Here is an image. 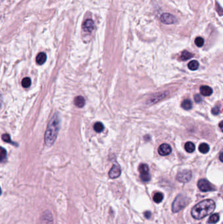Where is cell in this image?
Returning a JSON list of instances; mask_svg holds the SVG:
<instances>
[{
    "label": "cell",
    "instance_id": "d6986e66",
    "mask_svg": "<svg viewBox=\"0 0 223 224\" xmlns=\"http://www.w3.org/2000/svg\"><path fill=\"white\" fill-rule=\"evenodd\" d=\"M188 68L192 71H195L199 68V63L197 60H192L189 63Z\"/></svg>",
    "mask_w": 223,
    "mask_h": 224
},
{
    "label": "cell",
    "instance_id": "e0dca14e",
    "mask_svg": "<svg viewBox=\"0 0 223 224\" xmlns=\"http://www.w3.org/2000/svg\"><path fill=\"white\" fill-rule=\"evenodd\" d=\"M193 56V55L192 54V53L187 51H184L182 52L181 55L180 59L183 61H185L190 58H191Z\"/></svg>",
    "mask_w": 223,
    "mask_h": 224
},
{
    "label": "cell",
    "instance_id": "277c9868",
    "mask_svg": "<svg viewBox=\"0 0 223 224\" xmlns=\"http://www.w3.org/2000/svg\"><path fill=\"white\" fill-rule=\"evenodd\" d=\"M139 172L140 173V178L144 182H147L151 179V175L149 173V168L146 164H141L139 167Z\"/></svg>",
    "mask_w": 223,
    "mask_h": 224
},
{
    "label": "cell",
    "instance_id": "7402d4cb",
    "mask_svg": "<svg viewBox=\"0 0 223 224\" xmlns=\"http://www.w3.org/2000/svg\"><path fill=\"white\" fill-rule=\"evenodd\" d=\"M218 220H219V215L218 214H214L209 217L208 223H211V224L216 223Z\"/></svg>",
    "mask_w": 223,
    "mask_h": 224
},
{
    "label": "cell",
    "instance_id": "ffe728a7",
    "mask_svg": "<svg viewBox=\"0 0 223 224\" xmlns=\"http://www.w3.org/2000/svg\"><path fill=\"white\" fill-rule=\"evenodd\" d=\"M164 199V195L162 193L157 192L153 196V201L155 202L156 203H160L163 201Z\"/></svg>",
    "mask_w": 223,
    "mask_h": 224
},
{
    "label": "cell",
    "instance_id": "ac0fdd59",
    "mask_svg": "<svg viewBox=\"0 0 223 224\" xmlns=\"http://www.w3.org/2000/svg\"><path fill=\"white\" fill-rule=\"evenodd\" d=\"M199 151L200 153L203 154H206L209 152V146L206 143H202L199 146Z\"/></svg>",
    "mask_w": 223,
    "mask_h": 224
},
{
    "label": "cell",
    "instance_id": "6da1fadb",
    "mask_svg": "<svg viewBox=\"0 0 223 224\" xmlns=\"http://www.w3.org/2000/svg\"><path fill=\"white\" fill-rule=\"evenodd\" d=\"M215 201L211 199H206L200 202L194 206L191 211V214L194 218L201 219L211 214L215 208Z\"/></svg>",
    "mask_w": 223,
    "mask_h": 224
},
{
    "label": "cell",
    "instance_id": "2e32d148",
    "mask_svg": "<svg viewBox=\"0 0 223 224\" xmlns=\"http://www.w3.org/2000/svg\"><path fill=\"white\" fill-rule=\"evenodd\" d=\"M185 149L188 153H193L196 149L195 145L191 142H188L185 144Z\"/></svg>",
    "mask_w": 223,
    "mask_h": 224
},
{
    "label": "cell",
    "instance_id": "f1b7e54d",
    "mask_svg": "<svg viewBox=\"0 0 223 224\" xmlns=\"http://www.w3.org/2000/svg\"><path fill=\"white\" fill-rule=\"evenodd\" d=\"M144 215H145V218H147V219H149L150 218H151V212H150L149 211H146V212H145L144 213Z\"/></svg>",
    "mask_w": 223,
    "mask_h": 224
},
{
    "label": "cell",
    "instance_id": "3957f363",
    "mask_svg": "<svg viewBox=\"0 0 223 224\" xmlns=\"http://www.w3.org/2000/svg\"><path fill=\"white\" fill-rule=\"evenodd\" d=\"M187 205V198L182 195L176 197L172 205V210L173 212H178L182 210Z\"/></svg>",
    "mask_w": 223,
    "mask_h": 224
},
{
    "label": "cell",
    "instance_id": "1f68e13d",
    "mask_svg": "<svg viewBox=\"0 0 223 224\" xmlns=\"http://www.w3.org/2000/svg\"><path fill=\"white\" fill-rule=\"evenodd\" d=\"M1 187H0V195H1Z\"/></svg>",
    "mask_w": 223,
    "mask_h": 224
},
{
    "label": "cell",
    "instance_id": "8992f818",
    "mask_svg": "<svg viewBox=\"0 0 223 224\" xmlns=\"http://www.w3.org/2000/svg\"><path fill=\"white\" fill-rule=\"evenodd\" d=\"M198 187L199 188L200 191H202L203 192H207L213 191L214 189L213 185L209 182V181H207V179H200L198 183Z\"/></svg>",
    "mask_w": 223,
    "mask_h": 224
},
{
    "label": "cell",
    "instance_id": "4316f807",
    "mask_svg": "<svg viewBox=\"0 0 223 224\" xmlns=\"http://www.w3.org/2000/svg\"><path fill=\"white\" fill-rule=\"evenodd\" d=\"M211 112H212V114H213V115H215L219 114L220 112L219 106H215V107H214L213 109H212Z\"/></svg>",
    "mask_w": 223,
    "mask_h": 224
},
{
    "label": "cell",
    "instance_id": "4dcf8cb0",
    "mask_svg": "<svg viewBox=\"0 0 223 224\" xmlns=\"http://www.w3.org/2000/svg\"><path fill=\"white\" fill-rule=\"evenodd\" d=\"M222 153L221 152L220 153V160L222 161Z\"/></svg>",
    "mask_w": 223,
    "mask_h": 224
},
{
    "label": "cell",
    "instance_id": "5bb4252c",
    "mask_svg": "<svg viewBox=\"0 0 223 224\" xmlns=\"http://www.w3.org/2000/svg\"><path fill=\"white\" fill-rule=\"evenodd\" d=\"M47 60V55L45 53H39L36 57V62L39 65H42Z\"/></svg>",
    "mask_w": 223,
    "mask_h": 224
},
{
    "label": "cell",
    "instance_id": "5b68a950",
    "mask_svg": "<svg viewBox=\"0 0 223 224\" xmlns=\"http://www.w3.org/2000/svg\"><path fill=\"white\" fill-rule=\"evenodd\" d=\"M176 178L179 182L187 183L192 178V172L191 170H184L178 173Z\"/></svg>",
    "mask_w": 223,
    "mask_h": 224
},
{
    "label": "cell",
    "instance_id": "44dd1931",
    "mask_svg": "<svg viewBox=\"0 0 223 224\" xmlns=\"http://www.w3.org/2000/svg\"><path fill=\"white\" fill-rule=\"evenodd\" d=\"M94 129L97 132H101L104 129V126L101 122H97V123L94 124Z\"/></svg>",
    "mask_w": 223,
    "mask_h": 224
},
{
    "label": "cell",
    "instance_id": "603a6c76",
    "mask_svg": "<svg viewBox=\"0 0 223 224\" xmlns=\"http://www.w3.org/2000/svg\"><path fill=\"white\" fill-rule=\"evenodd\" d=\"M32 84V81L30 77H25L22 81V85L24 88H28Z\"/></svg>",
    "mask_w": 223,
    "mask_h": 224
},
{
    "label": "cell",
    "instance_id": "7c38bea8",
    "mask_svg": "<svg viewBox=\"0 0 223 224\" xmlns=\"http://www.w3.org/2000/svg\"><path fill=\"white\" fill-rule=\"evenodd\" d=\"M200 91L201 94L204 96H209L213 93V89L209 86L204 85L200 88Z\"/></svg>",
    "mask_w": 223,
    "mask_h": 224
},
{
    "label": "cell",
    "instance_id": "9c48e42d",
    "mask_svg": "<svg viewBox=\"0 0 223 224\" xmlns=\"http://www.w3.org/2000/svg\"><path fill=\"white\" fill-rule=\"evenodd\" d=\"M171 146L167 144H163L162 145L159 146L158 152L161 156H165L168 155L171 153Z\"/></svg>",
    "mask_w": 223,
    "mask_h": 224
},
{
    "label": "cell",
    "instance_id": "d4e9b609",
    "mask_svg": "<svg viewBox=\"0 0 223 224\" xmlns=\"http://www.w3.org/2000/svg\"><path fill=\"white\" fill-rule=\"evenodd\" d=\"M194 42H195V44H196V46L198 47H202L203 45H204V40L202 37H198L195 39V41Z\"/></svg>",
    "mask_w": 223,
    "mask_h": 224
},
{
    "label": "cell",
    "instance_id": "7a4b0ae2",
    "mask_svg": "<svg viewBox=\"0 0 223 224\" xmlns=\"http://www.w3.org/2000/svg\"><path fill=\"white\" fill-rule=\"evenodd\" d=\"M60 127V121L57 114H55L52 117L51 120L48 123L47 129L45 135V142L46 145L51 146L54 143L58 136Z\"/></svg>",
    "mask_w": 223,
    "mask_h": 224
},
{
    "label": "cell",
    "instance_id": "8fae6325",
    "mask_svg": "<svg viewBox=\"0 0 223 224\" xmlns=\"http://www.w3.org/2000/svg\"><path fill=\"white\" fill-rule=\"evenodd\" d=\"M83 30L86 32L91 33L94 29V23L92 19H87L83 24Z\"/></svg>",
    "mask_w": 223,
    "mask_h": 224
},
{
    "label": "cell",
    "instance_id": "cb8c5ba5",
    "mask_svg": "<svg viewBox=\"0 0 223 224\" xmlns=\"http://www.w3.org/2000/svg\"><path fill=\"white\" fill-rule=\"evenodd\" d=\"M7 158V152L3 148H0V162H3Z\"/></svg>",
    "mask_w": 223,
    "mask_h": 224
},
{
    "label": "cell",
    "instance_id": "484cf974",
    "mask_svg": "<svg viewBox=\"0 0 223 224\" xmlns=\"http://www.w3.org/2000/svg\"><path fill=\"white\" fill-rule=\"evenodd\" d=\"M2 139H3V140L4 142H8V143H10V144H15V143L13 142L11 140L10 136L7 134H3V136H2Z\"/></svg>",
    "mask_w": 223,
    "mask_h": 224
},
{
    "label": "cell",
    "instance_id": "4fadbf2b",
    "mask_svg": "<svg viewBox=\"0 0 223 224\" xmlns=\"http://www.w3.org/2000/svg\"><path fill=\"white\" fill-rule=\"evenodd\" d=\"M75 105L78 108H83L85 105V100L82 96H78L75 98Z\"/></svg>",
    "mask_w": 223,
    "mask_h": 224
},
{
    "label": "cell",
    "instance_id": "52a82bcc",
    "mask_svg": "<svg viewBox=\"0 0 223 224\" xmlns=\"http://www.w3.org/2000/svg\"><path fill=\"white\" fill-rule=\"evenodd\" d=\"M160 21L165 24H174L176 21L175 17L169 13H164L161 15Z\"/></svg>",
    "mask_w": 223,
    "mask_h": 224
},
{
    "label": "cell",
    "instance_id": "ba28073f",
    "mask_svg": "<svg viewBox=\"0 0 223 224\" xmlns=\"http://www.w3.org/2000/svg\"><path fill=\"white\" fill-rule=\"evenodd\" d=\"M120 174H121V169L120 166L116 163L114 164V165H112V168H111V170H109V177L112 179H114L120 176Z\"/></svg>",
    "mask_w": 223,
    "mask_h": 224
},
{
    "label": "cell",
    "instance_id": "30bf717a",
    "mask_svg": "<svg viewBox=\"0 0 223 224\" xmlns=\"http://www.w3.org/2000/svg\"><path fill=\"white\" fill-rule=\"evenodd\" d=\"M41 224H53V219L51 213L45 211L43 213L41 218Z\"/></svg>",
    "mask_w": 223,
    "mask_h": 224
},
{
    "label": "cell",
    "instance_id": "83f0119b",
    "mask_svg": "<svg viewBox=\"0 0 223 224\" xmlns=\"http://www.w3.org/2000/svg\"><path fill=\"white\" fill-rule=\"evenodd\" d=\"M194 100L196 103H200L202 101V98L200 94H195L194 95Z\"/></svg>",
    "mask_w": 223,
    "mask_h": 224
},
{
    "label": "cell",
    "instance_id": "f546056e",
    "mask_svg": "<svg viewBox=\"0 0 223 224\" xmlns=\"http://www.w3.org/2000/svg\"><path fill=\"white\" fill-rule=\"evenodd\" d=\"M222 121H221L220 123V129H221L222 130Z\"/></svg>",
    "mask_w": 223,
    "mask_h": 224
},
{
    "label": "cell",
    "instance_id": "9a60e30c",
    "mask_svg": "<svg viewBox=\"0 0 223 224\" xmlns=\"http://www.w3.org/2000/svg\"><path fill=\"white\" fill-rule=\"evenodd\" d=\"M181 107L185 110H190L193 108V104L190 99L184 100L181 103Z\"/></svg>",
    "mask_w": 223,
    "mask_h": 224
}]
</instances>
